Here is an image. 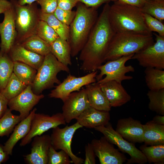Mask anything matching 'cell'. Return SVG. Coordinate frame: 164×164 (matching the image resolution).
I'll list each match as a JSON object with an SVG mask.
<instances>
[{"label": "cell", "mask_w": 164, "mask_h": 164, "mask_svg": "<svg viewBox=\"0 0 164 164\" xmlns=\"http://www.w3.org/2000/svg\"><path fill=\"white\" fill-rule=\"evenodd\" d=\"M110 6L109 3L105 4L80 52L79 59L82 62L80 69L84 71L97 70L105 61L110 44L115 33L108 19Z\"/></svg>", "instance_id": "1"}, {"label": "cell", "mask_w": 164, "mask_h": 164, "mask_svg": "<svg viewBox=\"0 0 164 164\" xmlns=\"http://www.w3.org/2000/svg\"><path fill=\"white\" fill-rule=\"evenodd\" d=\"M110 25L115 33L152 35L145 22L141 8L115 1L108 12Z\"/></svg>", "instance_id": "2"}, {"label": "cell", "mask_w": 164, "mask_h": 164, "mask_svg": "<svg viewBox=\"0 0 164 164\" xmlns=\"http://www.w3.org/2000/svg\"><path fill=\"white\" fill-rule=\"evenodd\" d=\"M76 6L75 16L70 26L68 41L73 57L83 48L98 17L97 9L87 7L80 2Z\"/></svg>", "instance_id": "3"}, {"label": "cell", "mask_w": 164, "mask_h": 164, "mask_svg": "<svg viewBox=\"0 0 164 164\" xmlns=\"http://www.w3.org/2000/svg\"><path fill=\"white\" fill-rule=\"evenodd\" d=\"M154 42L152 35L115 33L110 44L105 60H115L134 54Z\"/></svg>", "instance_id": "4"}, {"label": "cell", "mask_w": 164, "mask_h": 164, "mask_svg": "<svg viewBox=\"0 0 164 164\" xmlns=\"http://www.w3.org/2000/svg\"><path fill=\"white\" fill-rule=\"evenodd\" d=\"M15 11V23L17 37L15 43H21L28 38L36 34L40 20L39 9L37 4L21 5L18 0H10Z\"/></svg>", "instance_id": "5"}, {"label": "cell", "mask_w": 164, "mask_h": 164, "mask_svg": "<svg viewBox=\"0 0 164 164\" xmlns=\"http://www.w3.org/2000/svg\"><path fill=\"white\" fill-rule=\"evenodd\" d=\"M70 70L68 66L59 61L50 53L44 56L42 63L37 70L31 86L33 92L40 94L44 90L53 87L55 84H59L61 82L57 78L58 73L61 71L69 73Z\"/></svg>", "instance_id": "6"}, {"label": "cell", "mask_w": 164, "mask_h": 164, "mask_svg": "<svg viewBox=\"0 0 164 164\" xmlns=\"http://www.w3.org/2000/svg\"><path fill=\"white\" fill-rule=\"evenodd\" d=\"M133 54L125 56L117 59L108 61L104 64L100 65L97 68L100 73L96 77L97 84H101L105 82L114 80L121 83L124 80H130L133 77L126 74L135 71L132 65L126 66V63L132 59Z\"/></svg>", "instance_id": "7"}, {"label": "cell", "mask_w": 164, "mask_h": 164, "mask_svg": "<svg viewBox=\"0 0 164 164\" xmlns=\"http://www.w3.org/2000/svg\"><path fill=\"white\" fill-rule=\"evenodd\" d=\"M94 128L102 133L110 142L116 145L121 151L130 155V158L127 159L126 164H144L147 162L145 155L135 147L134 143L123 138L114 129L109 122L105 125L96 127Z\"/></svg>", "instance_id": "8"}, {"label": "cell", "mask_w": 164, "mask_h": 164, "mask_svg": "<svg viewBox=\"0 0 164 164\" xmlns=\"http://www.w3.org/2000/svg\"><path fill=\"white\" fill-rule=\"evenodd\" d=\"M155 42L134 54L132 59H136L139 65L145 68L164 69V37L155 33Z\"/></svg>", "instance_id": "9"}, {"label": "cell", "mask_w": 164, "mask_h": 164, "mask_svg": "<svg viewBox=\"0 0 164 164\" xmlns=\"http://www.w3.org/2000/svg\"><path fill=\"white\" fill-rule=\"evenodd\" d=\"M61 113L50 116L43 113H35L32 120L30 129L28 134L21 140L20 146H24L29 144L36 136L41 135L51 128L66 124Z\"/></svg>", "instance_id": "10"}, {"label": "cell", "mask_w": 164, "mask_h": 164, "mask_svg": "<svg viewBox=\"0 0 164 164\" xmlns=\"http://www.w3.org/2000/svg\"><path fill=\"white\" fill-rule=\"evenodd\" d=\"M83 127L77 121L73 125H67L63 128H60L58 126L52 128L50 136L51 145L54 149L65 151L74 164H81L84 161L83 159L77 156L73 153L71 148L74 134L77 130Z\"/></svg>", "instance_id": "11"}, {"label": "cell", "mask_w": 164, "mask_h": 164, "mask_svg": "<svg viewBox=\"0 0 164 164\" xmlns=\"http://www.w3.org/2000/svg\"><path fill=\"white\" fill-rule=\"evenodd\" d=\"M97 72V70L93 71L80 77L70 74L51 91L48 96L50 98L60 99L63 102L70 93L79 91L84 86L95 83Z\"/></svg>", "instance_id": "12"}, {"label": "cell", "mask_w": 164, "mask_h": 164, "mask_svg": "<svg viewBox=\"0 0 164 164\" xmlns=\"http://www.w3.org/2000/svg\"><path fill=\"white\" fill-rule=\"evenodd\" d=\"M63 102L62 113L67 123L76 119L84 111L91 107L84 88L70 93Z\"/></svg>", "instance_id": "13"}, {"label": "cell", "mask_w": 164, "mask_h": 164, "mask_svg": "<svg viewBox=\"0 0 164 164\" xmlns=\"http://www.w3.org/2000/svg\"><path fill=\"white\" fill-rule=\"evenodd\" d=\"M91 143L101 164H122L127 159L104 136L93 139Z\"/></svg>", "instance_id": "14"}, {"label": "cell", "mask_w": 164, "mask_h": 164, "mask_svg": "<svg viewBox=\"0 0 164 164\" xmlns=\"http://www.w3.org/2000/svg\"><path fill=\"white\" fill-rule=\"evenodd\" d=\"M44 97V95L34 93L31 85H28L20 94L8 100V106L11 111L19 113V115L23 119L27 117L33 107Z\"/></svg>", "instance_id": "15"}, {"label": "cell", "mask_w": 164, "mask_h": 164, "mask_svg": "<svg viewBox=\"0 0 164 164\" xmlns=\"http://www.w3.org/2000/svg\"><path fill=\"white\" fill-rule=\"evenodd\" d=\"M3 14L4 19L2 22H0V50L8 53L15 44L17 37L15 11L12 4V6Z\"/></svg>", "instance_id": "16"}, {"label": "cell", "mask_w": 164, "mask_h": 164, "mask_svg": "<svg viewBox=\"0 0 164 164\" xmlns=\"http://www.w3.org/2000/svg\"><path fill=\"white\" fill-rule=\"evenodd\" d=\"M33 138L30 153L24 155L25 162L28 164H47L48 152L51 145L50 136L41 135Z\"/></svg>", "instance_id": "17"}, {"label": "cell", "mask_w": 164, "mask_h": 164, "mask_svg": "<svg viewBox=\"0 0 164 164\" xmlns=\"http://www.w3.org/2000/svg\"><path fill=\"white\" fill-rule=\"evenodd\" d=\"M115 131L123 138L133 143L143 142V125L131 117L119 119Z\"/></svg>", "instance_id": "18"}, {"label": "cell", "mask_w": 164, "mask_h": 164, "mask_svg": "<svg viewBox=\"0 0 164 164\" xmlns=\"http://www.w3.org/2000/svg\"><path fill=\"white\" fill-rule=\"evenodd\" d=\"M99 85L111 107H120L131 100L121 83L112 80Z\"/></svg>", "instance_id": "19"}, {"label": "cell", "mask_w": 164, "mask_h": 164, "mask_svg": "<svg viewBox=\"0 0 164 164\" xmlns=\"http://www.w3.org/2000/svg\"><path fill=\"white\" fill-rule=\"evenodd\" d=\"M8 54L13 62L24 63L37 70L42 63L45 56L28 50L20 43H15Z\"/></svg>", "instance_id": "20"}, {"label": "cell", "mask_w": 164, "mask_h": 164, "mask_svg": "<svg viewBox=\"0 0 164 164\" xmlns=\"http://www.w3.org/2000/svg\"><path fill=\"white\" fill-rule=\"evenodd\" d=\"M110 119L109 111L99 110L90 107L84 111L76 119L83 127L94 128L106 125Z\"/></svg>", "instance_id": "21"}, {"label": "cell", "mask_w": 164, "mask_h": 164, "mask_svg": "<svg viewBox=\"0 0 164 164\" xmlns=\"http://www.w3.org/2000/svg\"><path fill=\"white\" fill-rule=\"evenodd\" d=\"M36 110V108H34L27 117L16 125L9 138L4 144V149L9 155H12L13 148L17 142L29 132L32 120Z\"/></svg>", "instance_id": "22"}, {"label": "cell", "mask_w": 164, "mask_h": 164, "mask_svg": "<svg viewBox=\"0 0 164 164\" xmlns=\"http://www.w3.org/2000/svg\"><path fill=\"white\" fill-rule=\"evenodd\" d=\"M85 88L91 107L101 111L111 110V107L99 84L96 82L89 84L86 86Z\"/></svg>", "instance_id": "23"}, {"label": "cell", "mask_w": 164, "mask_h": 164, "mask_svg": "<svg viewBox=\"0 0 164 164\" xmlns=\"http://www.w3.org/2000/svg\"><path fill=\"white\" fill-rule=\"evenodd\" d=\"M143 140L146 145H164V125L154 122L152 120L143 125Z\"/></svg>", "instance_id": "24"}, {"label": "cell", "mask_w": 164, "mask_h": 164, "mask_svg": "<svg viewBox=\"0 0 164 164\" xmlns=\"http://www.w3.org/2000/svg\"><path fill=\"white\" fill-rule=\"evenodd\" d=\"M50 52L63 64L71 65V51L68 42L59 37L50 44Z\"/></svg>", "instance_id": "25"}, {"label": "cell", "mask_w": 164, "mask_h": 164, "mask_svg": "<svg viewBox=\"0 0 164 164\" xmlns=\"http://www.w3.org/2000/svg\"><path fill=\"white\" fill-rule=\"evenodd\" d=\"M146 85L150 90L164 88V71L152 67L145 68L144 71Z\"/></svg>", "instance_id": "26"}, {"label": "cell", "mask_w": 164, "mask_h": 164, "mask_svg": "<svg viewBox=\"0 0 164 164\" xmlns=\"http://www.w3.org/2000/svg\"><path fill=\"white\" fill-rule=\"evenodd\" d=\"M40 20L46 22L56 32L59 36L68 41L70 34V26L60 21L53 13H43L40 11Z\"/></svg>", "instance_id": "27"}, {"label": "cell", "mask_w": 164, "mask_h": 164, "mask_svg": "<svg viewBox=\"0 0 164 164\" xmlns=\"http://www.w3.org/2000/svg\"><path fill=\"white\" fill-rule=\"evenodd\" d=\"M14 62L13 73L27 86H31L36 77L37 70L24 63Z\"/></svg>", "instance_id": "28"}, {"label": "cell", "mask_w": 164, "mask_h": 164, "mask_svg": "<svg viewBox=\"0 0 164 164\" xmlns=\"http://www.w3.org/2000/svg\"><path fill=\"white\" fill-rule=\"evenodd\" d=\"M26 49L39 55L45 56L50 52V44L36 34L20 43Z\"/></svg>", "instance_id": "29"}, {"label": "cell", "mask_w": 164, "mask_h": 164, "mask_svg": "<svg viewBox=\"0 0 164 164\" xmlns=\"http://www.w3.org/2000/svg\"><path fill=\"white\" fill-rule=\"evenodd\" d=\"M13 64L8 54L0 50V92L5 88L13 72Z\"/></svg>", "instance_id": "30"}, {"label": "cell", "mask_w": 164, "mask_h": 164, "mask_svg": "<svg viewBox=\"0 0 164 164\" xmlns=\"http://www.w3.org/2000/svg\"><path fill=\"white\" fill-rule=\"evenodd\" d=\"M12 111L7 108L4 114L0 118V137H8L16 125L23 120L19 115H15Z\"/></svg>", "instance_id": "31"}, {"label": "cell", "mask_w": 164, "mask_h": 164, "mask_svg": "<svg viewBox=\"0 0 164 164\" xmlns=\"http://www.w3.org/2000/svg\"><path fill=\"white\" fill-rule=\"evenodd\" d=\"M139 149L149 163L164 164V145L147 146L144 144L141 145Z\"/></svg>", "instance_id": "32"}, {"label": "cell", "mask_w": 164, "mask_h": 164, "mask_svg": "<svg viewBox=\"0 0 164 164\" xmlns=\"http://www.w3.org/2000/svg\"><path fill=\"white\" fill-rule=\"evenodd\" d=\"M27 86L13 72L5 87L0 92L9 100L20 94Z\"/></svg>", "instance_id": "33"}, {"label": "cell", "mask_w": 164, "mask_h": 164, "mask_svg": "<svg viewBox=\"0 0 164 164\" xmlns=\"http://www.w3.org/2000/svg\"><path fill=\"white\" fill-rule=\"evenodd\" d=\"M147 95L149 102L148 108L159 114L164 115V88L157 90H150Z\"/></svg>", "instance_id": "34"}, {"label": "cell", "mask_w": 164, "mask_h": 164, "mask_svg": "<svg viewBox=\"0 0 164 164\" xmlns=\"http://www.w3.org/2000/svg\"><path fill=\"white\" fill-rule=\"evenodd\" d=\"M143 13L148 14L162 22L164 20V0L146 1L141 8Z\"/></svg>", "instance_id": "35"}, {"label": "cell", "mask_w": 164, "mask_h": 164, "mask_svg": "<svg viewBox=\"0 0 164 164\" xmlns=\"http://www.w3.org/2000/svg\"><path fill=\"white\" fill-rule=\"evenodd\" d=\"M36 34L49 44L59 37L56 32L46 22L41 20L38 23Z\"/></svg>", "instance_id": "36"}, {"label": "cell", "mask_w": 164, "mask_h": 164, "mask_svg": "<svg viewBox=\"0 0 164 164\" xmlns=\"http://www.w3.org/2000/svg\"><path fill=\"white\" fill-rule=\"evenodd\" d=\"M48 164H70L73 163L69 155L64 151L58 152L51 145L48 152Z\"/></svg>", "instance_id": "37"}, {"label": "cell", "mask_w": 164, "mask_h": 164, "mask_svg": "<svg viewBox=\"0 0 164 164\" xmlns=\"http://www.w3.org/2000/svg\"><path fill=\"white\" fill-rule=\"evenodd\" d=\"M143 14L145 22L149 29L152 32H156L159 36L164 37V25L163 22L148 14Z\"/></svg>", "instance_id": "38"}, {"label": "cell", "mask_w": 164, "mask_h": 164, "mask_svg": "<svg viewBox=\"0 0 164 164\" xmlns=\"http://www.w3.org/2000/svg\"><path fill=\"white\" fill-rule=\"evenodd\" d=\"M53 14L61 22L70 26L75 16L76 11L64 10L57 7Z\"/></svg>", "instance_id": "39"}, {"label": "cell", "mask_w": 164, "mask_h": 164, "mask_svg": "<svg viewBox=\"0 0 164 164\" xmlns=\"http://www.w3.org/2000/svg\"><path fill=\"white\" fill-rule=\"evenodd\" d=\"M36 2L41 6L40 11L43 13H53L58 7L57 0H37Z\"/></svg>", "instance_id": "40"}, {"label": "cell", "mask_w": 164, "mask_h": 164, "mask_svg": "<svg viewBox=\"0 0 164 164\" xmlns=\"http://www.w3.org/2000/svg\"><path fill=\"white\" fill-rule=\"evenodd\" d=\"M85 159L84 161L85 164H95L96 155L93 147L91 143H88L85 147Z\"/></svg>", "instance_id": "41"}, {"label": "cell", "mask_w": 164, "mask_h": 164, "mask_svg": "<svg viewBox=\"0 0 164 164\" xmlns=\"http://www.w3.org/2000/svg\"><path fill=\"white\" fill-rule=\"evenodd\" d=\"M88 7L97 9L103 4L109 3L111 1L114 2L115 0H78Z\"/></svg>", "instance_id": "42"}, {"label": "cell", "mask_w": 164, "mask_h": 164, "mask_svg": "<svg viewBox=\"0 0 164 164\" xmlns=\"http://www.w3.org/2000/svg\"><path fill=\"white\" fill-rule=\"evenodd\" d=\"M58 7L61 9L72 10L79 2L78 0H57Z\"/></svg>", "instance_id": "43"}, {"label": "cell", "mask_w": 164, "mask_h": 164, "mask_svg": "<svg viewBox=\"0 0 164 164\" xmlns=\"http://www.w3.org/2000/svg\"><path fill=\"white\" fill-rule=\"evenodd\" d=\"M8 100L0 92V118L7 109Z\"/></svg>", "instance_id": "44"}, {"label": "cell", "mask_w": 164, "mask_h": 164, "mask_svg": "<svg viewBox=\"0 0 164 164\" xmlns=\"http://www.w3.org/2000/svg\"><path fill=\"white\" fill-rule=\"evenodd\" d=\"M129 5L141 8L146 2L145 0H115Z\"/></svg>", "instance_id": "45"}, {"label": "cell", "mask_w": 164, "mask_h": 164, "mask_svg": "<svg viewBox=\"0 0 164 164\" xmlns=\"http://www.w3.org/2000/svg\"><path fill=\"white\" fill-rule=\"evenodd\" d=\"M12 6L10 1L8 0H0V14L4 13Z\"/></svg>", "instance_id": "46"}, {"label": "cell", "mask_w": 164, "mask_h": 164, "mask_svg": "<svg viewBox=\"0 0 164 164\" xmlns=\"http://www.w3.org/2000/svg\"><path fill=\"white\" fill-rule=\"evenodd\" d=\"M9 157V155L5 151L3 145L0 144V164L6 162Z\"/></svg>", "instance_id": "47"}, {"label": "cell", "mask_w": 164, "mask_h": 164, "mask_svg": "<svg viewBox=\"0 0 164 164\" xmlns=\"http://www.w3.org/2000/svg\"><path fill=\"white\" fill-rule=\"evenodd\" d=\"M152 120L157 124L164 125V115H156L153 117Z\"/></svg>", "instance_id": "48"}, {"label": "cell", "mask_w": 164, "mask_h": 164, "mask_svg": "<svg viewBox=\"0 0 164 164\" xmlns=\"http://www.w3.org/2000/svg\"><path fill=\"white\" fill-rule=\"evenodd\" d=\"M37 0H18V3L21 5L30 4L36 2Z\"/></svg>", "instance_id": "49"}, {"label": "cell", "mask_w": 164, "mask_h": 164, "mask_svg": "<svg viewBox=\"0 0 164 164\" xmlns=\"http://www.w3.org/2000/svg\"><path fill=\"white\" fill-rule=\"evenodd\" d=\"M158 0H145L146 1H158Z\"/></svg>", "instance_id": "50"}]
</instances>
